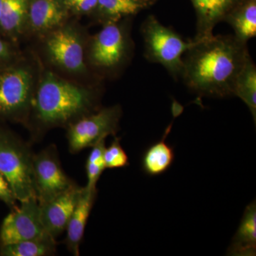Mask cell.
<instances>
[{"label": "cell", "mask_w": 256, "mask_h": 256, "mask_svg": "<svg viewBox=\"0 0 256 256\" xmlns=\"http://www.w3.org/2000/svg\"><path fill=\"white\" fill-rule=\"evenodd\" d=\"M249 55L248 43L234 34L213 35L195 41L184 55L181 78L198 96H233L236 80Z\"/></svg>", "instance_id": "cell-1"}, {"label": "cell", "mask_w": 256, "mask_h": 256, "mask_svg": "<svg viewBox=\"0 0 256 256\" xmlns=\"http://www.w3.org/2000/svg\"><path fill=\"white\" fill-rule=\"evenodd\" d=\"M100 92L40 68L28 127L38 132L66 128L74 121L98 110Z\"/></svg>", "instance_id": "cell-2"}, {"label": "cell", "mask_w": 256, "mask_h": 256, "mask_svg": "<svg viewBox=\"0 0 256 256\" xmlns=\"http://www.w3.org/2000/svg\"><path fill=\"white\" fill-rule=\"evenodd\" d=\"M40 68L21 57L0 68V120L28 127Z\"/></svg>", "instance_id": "cell-3"}, {"label": "cell", "mask_w": 256, "mask_h": 256, "mask_svg": "<svg viewBox=\"0 0 256 256\" xmlns=\"http://www.w3.org/2000/svg\"><path fill=\"white\" fill-rule=\"evenodd\" d=\"M102 26L88 38L86 58L88 66L104 75H110L122 68L131 58V23L122 20Z\"/></svg>", "instance_id": "cell-4"}, {"label": "cell", "mask_w": 256, "mask_h": 256, "mask_svg": "<svg viewBox=\"0 0 256 256\" xmlns=\"http://www.w3.org/2000/svg\"><path fill=\"white\" fill-rule=\"evenodd\" d=\"M33 156L30 146L24 141L0 124V172L8 180L20 202L36 198Z\"/></svg>", "instance_id": "cell-5"}, {"label": "cell", "mask_w": 256, "mask_h": 256, "mask_svg": "<svg viewBox=\"0 0 256 256\" xmlns=\"http://www.w3.org/2000/svg\"><path fill=\"white\" fill-rule=\"evenodd\" d=\"M140 30L146 60L164 66L176 80L181 78L184 55L194 45L195 41H186L153 15L144 20Z\"/></svg>", "instance_id": "cell-6"}, {"label": "cell", "mask_w": 256, "mask_h": 256, "mask_svg": "<svg viewBox=\"0 0 256 256\" xmlns=\"http://www.w3.org/2000/svg\"><path fill=\"white\" fill-rule=\"evenodd\" d=\"M88 38L78 24L68 21L42 38L44 53L56 68L70 75L86 76Z\"/></svg>", "instance_id": "cell-7"}, {"label": "cell", "mask_w": 256, "mask_h": 256, "mask_svg": "<svg viewBox=\"0 0 256 256\" xmlns=\"http://www.w3.org/2000/svg\"><path fill=\"white\" fill-rule=\"evenodd\" d=\"M119 105L102 108L67 126L69 151L74 154L92 148L109 136H116L122 117Z\"/></svg>", "instance_id": "cell-8"}, {"label": "cell", "mask_w": 256, "mask_h": 256, "mask_svg": "<svg viewBox=\"0 0 256 256\" xmlns=\"http://www.w3.org/2000/svg\"><path fill=\"white\" fill-rule=\"evenodd\" d=\"M32 163L36 198L40 204L77 186L62 169L54 146L34 154Z\"/></svg>", "instance_id": "cell-9"}, {"label": "cell", "mask_w": 256, "mask_h": 256, "mask_svg": "<svg viewBox=\"0 0 256 256\" xmlns=\"http://www.w3.org/2000/svg\"><path fill=\"white\" fill-rule=\"evenodd\" d=\"M20 204V206L12 210L2 223L0 246L50 236L42 223L37 198H30Z\"/></svg>", "instance_id": "cell-10"}, {"label": "cell", "mask_w": 256, "mask_h": 256, "mask_svg": "<svg viewBox=\"0 0 256 256\" xmlns=\"http://www.w3.org/2000/svg\"><path fill=\"white\" fill-rule=\"evenodd\" d=\"M70 16L64 0H30L26 34L42 38L67 22Z\"/></svg>", "instance_id": "cell-11"}, {"label": "cell", "mask_w": 256, "mask_h": 256, "mask_svg": "<svg viewBox=\"0 0 256 256\" xmlns=\"http://www.w3.org/2000/svg\"><path fill=\"white\" fill-rule=\"evenodd\" d=\"M82 188L77 186L40 204V218L44 228L54 238L66 230L76 205Z\"/></svg>", "instance_id": "cell-12"}, {"label": "cell", "mask_w": 256, "mask_h": 256, "mask_svg": "<svg viewBox=\"0 0 256 256\" xmlns=\"http://www.w3.org/2000/svg\"><path fill=\"white\" fill-rule=\"evenodd\" d=\"M242 0H192L196 14V35L202 41L214 35L215 26L224 22L228 13Z\"/></svg>", "instance_id": "cell-13"}, {"label": "cell", "mask_w": 256, "mask_h": 256, "mask_svg": "<svg viewBox=\"0 0 256 256\" xmlns=\"http://www.w3.org/2000/svg\"><path fill=\"white\" fill-rule=\"evenodd\" d=\"M97 196V188H82L80 196L67 224L66 245L74 256H79V248L84 238L86 226Z\"/></svg>", "instance_id": "cell-14"}, {"label": "cell", "mask_w": 256, "mask_h": 256, "mask_svg": "<svg viewBox=\"0 0 256 256\" xmlns=\"http://www.w3.org/2000/svg\"><path fill=\"white\" fill-rule=\"evenodd\" d=\"M30 0H2L0 36L18 44L25 34Z\"/></svg>", "instance_id": "cell-15"}, {"label": "cell", "mask_w": 256, "mask_h": 256, "mask_svg": "<svg viewBox=\"0 0 256 256\" xmlns=\"http://www.w3.org/2000/svg\"><path fill=\"white\" fill-rule=\"evenodd\" d=\"M156 0H98L92 16L100 24L117 22L152 6Z\"/></svg>", "instance_id": "cell-16"}, {"label": "cell", "mask_w": 256, "mask_h": 256, "mask_svg": "<svg viewBox=\"0 0 256 256\" xmlns=\"http://www.w3.org/2000/svg\"><path fill=\"white\" fill-rule=\"evenodd\" d=\"M256 204L248 205L236 233L228 250V255L256 256Z\"/></svg>", "instance_id": "cell-17"}, {"label": "cell", "mask_w": 256, "mask_h": 256, "mask_svg": "<svg viewBox=\"0 0 256 256\" xmlns=\"http://www.w3.org/2000/svg\"><path fill=\"white\" fill-rule=\"evenodd\" d=\"M172 126V124L166 128L163 137L150 146L143 154L142 168L146 174L154 176L164 174L174 162V149L166 142V138L169 136Z\"/></svg>", "instance_id": "cell-18"}, {"label": "cell", "mask_w": 256, "mask_h": 256, "mask_svg": "<svg viewBox=\"0 0 256 256\" xmlns=\"http://www.w3.org/2000/svg\"><path fill=\"white\" fill-rule=\"evenodd\" d=\"M224 22L233 28L234 36L248 43L256 36V0H242L228 13Z\"/></svg>", "instance_id": "cell-19"}, {"label": "cell", "mask_w": 256, "mask_h": 256, "mask_svg": "<svg viewBox=\"0 0 256 256\" xmlns=\"http://www.w3.org/2000/svg\"><path fill=\"white\" fill-rule=\"evenodd\" d=\"M237 96L248 108L256 124V66L250 55L239 72L234 88Z\"/></svg>", "instance_id": "cell-20"}, {"label": "cell", "mask_w": 256, "mask_h": 256, "mask_svg": "<svg viewBox=\"0 0 256 256\" xmlns=\"http://www.w3.org/2000/svg\"><path fill=\"white\" fill-rule=\"evenodd\" d=\"M55 252V238L50 236L0 246L2 256H46Z\"/></svg>", "instance_id": "cell-21"}, {"label": "cell", "mask_w": 256, "mask_h": 256, "mask_svg": "<svg viewBox=\"0 0 256 256\" xmlns=\"http://www.w3.org/2000/svg\"><path fill=\"white\" fill-rule=\"evenodd\" d=\"M105 149L106 139H104L92 146V151L88 156L86 164L88 182L86 186L90 190H96L101 174L106 169L104 161Z\"/></svg>", "instance_id": "cell-22"}, {"label": "cell", "mask_w": 256, "mask_h": 256, "mask_svg": "<svg viewBox=\"0 0 256 256\" xmlns=\"http://www.w3.org/2000/svg\"><path fill=\"white\" fill-rule=\"evenodd\" d=\"M106 169H118L129 166V158L120 144V139L116 137L110 146L104 151Z\"/></svg>", "instance_id": "cell-23"}, {"label": "cell", "mask_w": 256, "mask_h": 256, "mask_svg": "<svg viewBox=\"0 0 256 256\" xmlns=\"http://www.w3.org/2000/svg\"><path fill=\"white\" fill-rule=\"evenodd\" d=\"M22 57L16 44L0 36V68L14 63Z\"/></svg>", "instance_id": "cell-24"}, {"label": "cell", "mask_w": 256, "mask_h": 256, "mask_svg": "<svg viewBox=\"0 0 256 256\" xmlns=\"http://www.w3.org/2000/svg\"><path fill=\"white\" fill-rule=\"evenodd\" d=\"M70 15H92L96 9L98 0H64Z\"/></svg>", "instance_id": "cell-25"}, {"label": "cell", "mask_w": 256, "mask_h": 256, "mask_svg": "<svg viewBox=\"0 0 256 256\" xmlns=\"http://www.w3.org/2000/svg\"><path fill=\"white\" fill-rule=\"evenodd\" d=\"M0 200L4 202L11 210L16 206V197L4 175L0 172Z\"/></svg>", "instance_id": "cell-26"}, {"label": "cell", "mask_w": 256, "mask_h": 256, "mask_svg": "<svg viewBox=\"0 0 256 256\" xmlns=\"http://www.w3.org/2000/svg\"><path fill=\"white\" fill-rule=\"evenodd\" d=\"M2 6V0H0V20H1Z\"/></svg>", "instance_id": "cell-27"}]
</instances>
